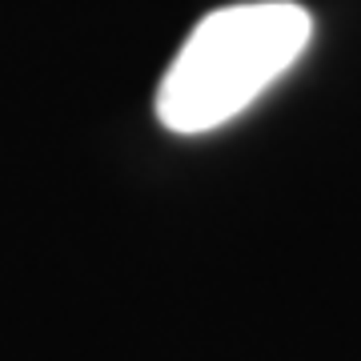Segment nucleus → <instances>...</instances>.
<instances>
[{
  "label": "nucleus",
  "instance_id": "nucleus-1",
  "mask_svg": "<svg viewBox=\"0 0 361 361\" xmlns=\"http://www.w3.org/2000/svg\"><path fill=\"white\" fill-rule=\"evenodd\" d=\"M313 16L293 0H249L209 13L157 89V121L180 137L221 129L297 65Z\"/></svg>",
  "mask_w": 361,
  "mask_h": 361
}]
</instances>
